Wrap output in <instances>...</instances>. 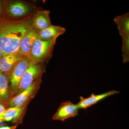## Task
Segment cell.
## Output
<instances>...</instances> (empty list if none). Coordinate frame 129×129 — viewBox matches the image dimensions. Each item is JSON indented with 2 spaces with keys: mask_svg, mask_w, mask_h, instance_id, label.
<instances>
[{
  "mask_svg": "<svg viewBox=\"0 0 129 129\" xmlns=\"http://www.w3.org/2000/svg\"><path fill=\"white\" fill-rule=\"evenodd\" d=\"M44 63L31 62L20 81L18 88L14 95L18 94L37 81L41 79L45 71Z\"/></svg>",
  "mask_w": 129,
  "mask_h": 129,
  "instance_id": "3957f363",
  "label": "cell"
},
{
  "mask_svg": "<svg viewBox=\"0 0 129 129\" xmlns=\"http://www.w3.org/2000/svg\"><path fill=\"white\" fill-rule=\"evenodd\" d=\"M5 16L4 1L0 0V17Z\"/></svg>",
  "mask_w": 129,
  "mask_h": 129,
  "instance_id": "ac0fdd59",
  "label": "cell"
},
{
  "mask_svg": "<svg viewBox=\"0 0 129 129\" xmlns=\"http://www.w3.org/2000/svg\"><path fill=\"white\" fill-rule=\"evenodd\" d=\"M119 93V91L114 90L109 91L99 94L95 95L94 93H92L89 96L86 98L81 96L80 97V101L77 104V106L79 109H86L97 104L106 98Z\"/></svg>",
  "mask_w": 129,
  "mask_h": 129,
  "instance_id": "9c48e42d",
  "label": "cell"
},
{
  "mask_svg": "<svg viewBox=\"0 0 129 129\" xmlns=\"http://www.w3.org/2000/svg\"><path fill=\"white\" fill-rule=\"evenodd\" d=\"M30 62V61L28 58L27 56L24 57L16 64L8 76L11 97L14 95L17 91L20 81L27 69Z\"/></svg>",
  "mask_w": 129,
  "mask_h": 129,
  "instance_id": "8992f818",
  "label": "cell"
},
{
  "mask_svg": "<svg viewBox=\"0 0 129 129\" xmlns=\"http://www.w3.org/2000/svg\"><path fill=\"white\" fill-rule=\"evenodd\" d=\"M11 97L8 77L0 73V102L7 104Z\"/></svg>",
  "mask_w": 129,
  "mask_h": 129,
  "instance_id": "9a60e30c",
  "label": "cell"
},
{
  "mask_svg": "<svg viewBox=\"0 0 129 129\" xmlns=\"http://www.w3.org/2000/svg\"><path fill=\"white\" fill-rule=\"evenodd\" d=\"M39 30L34 28L21 40L18 51L24 57L27 56L35 41L37 38Z\"/></svg>",
  "mask_w": 129,
  "mask_h": 129,
  "instance_id": "7c38bea8",
  "label": "cell"
},
{
  "mask_svg": "<svg viewBox=\"0 0 129 129\" xmlns=\"http://www.w3.org/2000/svg\"><path fill=\"white\" fill-rule=\"evenodd\" d=\"M66 31L65 28L60 25H51L45 28L38 31L37 39L48 41L57 39Z\"/></svg>",
  "mask_w": 129,
  "mask_h": 129,
  "instance_id": "4fadbf2b",
  "label": "cell"
},
{
  "mask_svg": "<svg viewBox=\"0 0 129 129\" xmlns=\"http://www.w3.org/2000/svg\"><path fill=\"white\" fill-rule=\"evenodd\" d=\"M49 10L37 11L32 14V21L34 28L42 30L52 25Z\"/></svg>",
  "mask_w": 129,
  "mask_h": 129,
  "instance_id": "8fae6325",
  "label": "cell"
},
{
  "mask_svg": "<svg viewBox=\"0 0 129 129\" xmlns=\"http://www.w3.org/2000/svg\"><path fill=\"white\" fill-rule=\"evenodd\" d=\"M56 39L43 41L37 39L27 56L31 62L44 63L51 57Z\"/></svg>",
  "mask_w": 129,
  "mask_h": 129,
  "instance_id": "7a4b0ae2",
  "label": "cell"
},
{
  "mask_svg": "<svg viewBox=\"0 0 129 129\" xmlns=\"http://www.w3.org/2000/svg\"><path fill=\"white\" fill-rule=\"evenodd\" d=\"M122 37V59L124 63L129 61V35H120Z\"/></svg>",
  "mask_w": 129,
  "mask_h": 129,
  "instance_id": "2e32d148",
  "label": "cell"
},
{
  "mask_svg": "<svg viewBox=\"0 0 129 129\" xmlns=\"http://www.w3.org/2000/svg\"><path fill=\"white\" fill-rule=\"evenodd\" d=\"M32 14L18 19L0 17V48L3 56L17 51L21 40L34 28Z\"/></svg>",
  "mask_w": 129,
  "mask_h": 129,
  "instance_id": "6da1fadb",
  "label": "cell"
},
{
  "mask_svg": "<svg viewBox=\"0 0 129 129\" xmlns=\"http://www.w3.org/2000/svg\"><path fill=\"white\" fill-rule=\"evenodd\" d=\"M24 57L18 51L3 56L0 60V73L8 77L15 66Z\"/></svg>",
  "mask_w": 129,
  "mask_h": 129,
  "instance_id": "ba28073f",
  "label": "cell"
},
{
  "mask_svg": "<svg viewBox=\"0 0 129 129\" xmlns=\"http://www.w3.org/2000/svg\"><path fill=\"white\" fill-rule=\"evenodd\" d=\"M7 108L6 103L0 102V116L5 112Z\"/></svg>",
  "mask_w": 129,
  "mask_h": 129,
  "instance_id": "e0dca14e",
  "label": "cell"
},
{
  "mask_svg": "<svg viewBox=\"0 0 129 129\" xmlns=\"http://www.w3.org/2000/svg\"><path fill=\"white\" fill-rule=\"evenodd\" d=\"M41 82V79L37 81L18 94L11 97L7 103L8 108L27 105L37 93Z\"/></svg>",
  "mask_w": 129,
  "mask_h": 129,
  "instance_id": "5b68a950",
  "label": "cell"
},
{
  "mask_svg": "<svg viewBox=\"0 0 129 129\" xmlns=\"http://www.w3.org/2000/svg\"><path fill=\"white\" fill-rule=\"evenodd\" d=\"M113 21L117 26L119 35H129V13L117 16Z\"/></svg>",
  "mask_w": 129,
  "mask_h": 129,
  "instance_id": "5bb4252c",
  "label": "cell"
},
{
  "mask_svg": "<svg viewBox=\"0 0 129 129\" xmlns=\"http://www.w3.org/2000/svg\"><path fill=\"white\" fill-rule=\"evenodd\" d=\"M17 125H15L13 126H4L0 127V129H17Z\"/></svg>",
  "mask_w": 129,
  "mask_h": 129,
  "instance_id": "d6986e66",
  "label": "cell"
},
{
  "mask_svg": "<svg viewBox=\"0 0 129 129\" xmlns=\"http://www.w3.org/2000/svg\"><path fill=\"white\" fill-rule=\"evenodd\" d=\"M27 106L8 108L5 112L0 116V123L5 122H12L18 124L21 123L22 117Z\"/></svg>",
  "mask_w": 129,
  "mask_h": 129,
  "instance_id": "30bf717a",
  "label": "cell"
},
{
  "mask_svg": "<svg viewBox=\"0 0 129 129\" xmlns=\"http://www.w3.org/2000/svg\"><path fill=\"white\" fill-rule=\"evenodd\" d=\"M79 109L77 104H74L71 101L64 102L61 104L53 115L52 120L64 121L74 117L78 114Z\"/></svg>",
  "mask_w": 129,
  "mask_h": 129,
  "instance_id": "52a82bcc",
  "label": "cell"
},
{
  "mask_svg": "<svg viewBox=\"0 0 129 129\" xmlns=\"http://www.w3.org/2000/svg\"><path fill=\"white\" fill-rule=\"evenodd\" d=\"M4 5L5 16L9 18L18 19L33 14V7L24 2L4 1Z\"/></svg>",
  "mask_w": 129,
  "mask_h": 129,
  "instance_id": "277c9868",
  "label": "cell"
},
{
  "mask_svg": "<svg viewBox=\"0 0 129 129\" xmlns=\"http://www.w3.org/2000/svg\"><path fill=\"white\" fill-rule=\"evenodd\" d=\"M3 56V53L2 51L1 50V48H0V60L1 59Z\"/></svg>",
  "mask_w": 129,
  "mask_h": 129,
  "instance_id": "ffe728a7",
  "label": "cell"
}]
</instances>
